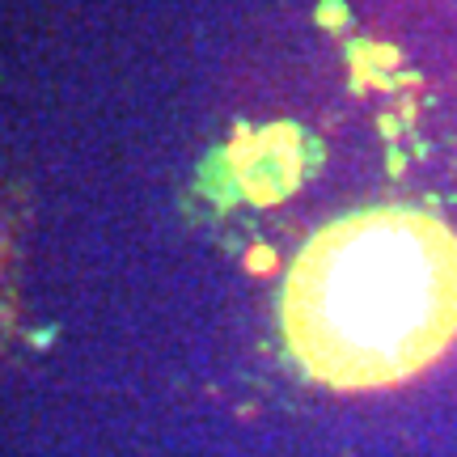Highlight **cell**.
Listing matches in <instances>:
<instances>
[{
  "instance_id": "cell-1",
  "label": "cell",
  "mask_w": 457,
  "mask_h": 457,
  "mask_svg": "<svg viewBox=\"0 0 457 457\" xmlns=\"http://www.w3.org/2000/svg\"><path fill=\"white\" fill-rule=\"evenodd\" d=\"M305 373L339 390L407 381L457 339V237L415 208H364L313 237L284 284Z\"/></svg>"
}]
</instances>
